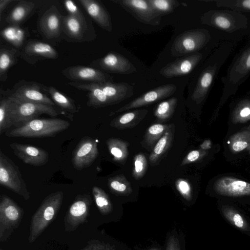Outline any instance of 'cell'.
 Instances as JSON below:
<instances>
[{
	"label": "cell",
	"mask_w": 250,
	"mask_h": 250,
	"mask_svg": "<svg viewBox=\"0 0 250 250\" xmlns=\"http://www.w3.org/2000/svg\"><path fill=\"white\" fill-rule=\"evenodd\" d=\"M222 212L224 217L232 225L245 231L250 229V226L245 218L232 208L223 206Z\"/></svg>",
	"instance_id": "obj_34"
},
{
	"label": "cell",
	"mask_w": 250,
	"mask_h": 250,
	"mask_svg": "<svg viewBox=\"0 0 250 250\" xmlns=\"http://www.w3.org/2000/svg\"><path fill=\"white\" fill-rule=\"evenodd\" d=\"M166 250H181L179 239L175 235L173 234L169 237Z\"/></svg>",
	"instance_id": "obj_45"
},
{
	"label": "cell",
	"mask_w": 250,
	"mask_h": 250,
	"mask_svg": "<svg viewBox=\"0 0 250 250\" xmlns=\"http://www.w3.org/2000/svg\"><path fill=\"white\" fill-rule=\"evenodd\" d=\"M210 39L209 32L206 29L186 31L175 39L170 48L171 54L180 57L196 52L203 48Z\"/></svg>",
	"instance_id": "obj_6"
},
{
	"label": "cell",
	"mask_w": 250,
	"mask_h": 250,
	"mask_svg": "<svg viewBox=\"0 0 250 250\" xmlns=\"http://www.w3.org/2000/svg\"><path fill=\"white\" fill-rule=\"evenodd\" d=\"M14 125L9 98H3L0 102V134Z\"/></svg>",
	"instance_id": "obj_37"
},
{
	"label": "cell",
	"mask_w": 250,
	"mask_h": 250,
	"mask_svg": "<svg viewBox=\"0 0 250 250\" xmlns=\"http://www.w3.org/2000/svg\"><path fill=\"white\" fill-rule=\"evenodd\" d=\"M22 57L27 62H33L43 59H56L59 55L55 49L50 45L41 42L31 41L22 50Z\"/></svg>",
	"instance_id": "obj_20"
},
{
	"label": "cell",
	"mask_w": 250,
	"mask_h": 250,
	"mask_svg": "<svg viewBox=\"0 0 250 250\" xmlns=\"http://www.w3.org/2000/svg\"><path fill=\"white\" fill-rule=\"evenodd\" d=\"M158 250L153 249V250Z\"/></svg>",
	"instance_id": "obj_48"
},
{
	"label": "cell",
	"mask_w": 250,
	"mask_h": 250,
	"mask_svg": "<svg viewBox=\"0 0 250 250\" xmlns=\"http://www.w3.org/2000/svg\"><path fill=\"white\" fill-rule=\"evenodd\" d=\"M112 1L119 5L142 23L153 26L158 25L160 23L161 17L153 10L148 0H114Z\"/></svg>",
	"instance_id": "obj_11"
},
{
	"label": "cell",
	"mask_w": 250,
	"mask_h": 250,
	"mask_svg": "<svg viewBox=\"0 0 250 250\" xmlns=\"http://www.w3.org/2000/svg\"><path fill=\"white\" fill-rule=\"evenodd\" d=\"M248 146L247 143L245 141H238L232 145V148L235 151H240L244 150Z\"/></svg>",
	"instance_id": "obj_46"
},
{
	"label": "cell",
	"mask_w": 250,
	"mask_h": 250,
	"mask_svg": "<svg viewBox=\"0 0 250 250\" xmlns=\"http://www.w3.org/2000/svg\"><path fill=\"white\" fill-rule=\"evenodd\" d=\"M44 90L49 94L55 104L62 110L72 115L78 112L79 109L72 99L64 95L53 86L47 87L44 85Z\"/></svg>",
	"instance_id": "obj_31"
},
{
	"label": "cell",
	"mask_w": 250,
	"mask_h": 250,
	"mask_svg": "<svg viewBox=\"0 0 250 250\" xmlns=\"http://www.w3.org/2000/svg\"><path fill=\"white\" fill-rule=\"evenodd\" d=\"M177 190L183 197L189 201L192 198L191 189L189 182L184 179H178L175 182Z\"/></svg>",
	"instance_id": "obj_41"
},
{
	"label": "cell",
	"mask_w": 250,
	"mask_h": 250,
	"mask_svg": "<svg viewBox=\"0 0 250 250\" xmlns=\"http://www.w3.org/2000/svg\"><path fill=\"white\" fill-rule=\"evenodd\" d=\"M68 84L77 89L88 91V101L86 104L89 107L98 108L111 105L98 83H84L74 81L68 83Z\"/></svg>",
	"instance_id": "obj_19"
},
{
	"label": "cell",
	"mask_w": 250,
	"mask_h": 250,
	"mask_svg": "<svg viewBox=\"0 0 250 250\" xmlns=\"http://www.w3.org/2000/svg\"><path fill=\"white\" fill-rule=\"evenodd\" d=\"M62 26L64 32L69 37L80 40L83 37L86 24V21L68 14L62 16Z\"/></svg>",
	"instance_id": "obj_29"
},
{
	"label": "cell",
	"mask_w": 250,
	"mask_h": 250,
	"mask_svg": "<svg viewBox=\"0 0 250 250\" xmlns=\"http://www.w3.org/2000/svg\"><path fill=\"white\" fill-rule=\"evenodd\" d=\"M202 155L200 151L197 150H192L184 157L182 161L181 165L184 166L188 164L194 163L200 159Z\"/></svg>",
	"instance_id": "obj_44"
},
{
	"label": "cell",
	"mask_w": 250,
	"mask_h": 250,
	"mask_svg": "<svg viewBox=\"0 0 250 250\" xmlns=\"http://www.w3.org/2000/svg\"><path fill=\"white\" fill-rule=\"evenodd\" d=\"M62 16L56 6L52 5L42 15L40 21V30L48 39L58 37L61 32Z\"/></svg>",
	"instance_id": "obj_18"
},
{
	"label": "cell",
	"mask_w": 250,
	"mask_h": 250,
	"mask_svg": "<svg viewBox=\"0 0 250 250\" xmlns=\"http://www.w3.org/2000/svg\"><path fill=\"white\" fill-rule=\"evenodd\" d=\"M176 90V86L174 84L170 83L160 85L144 93L116 111L111 112L109 116H112L117 113L152 104L170 97L175 93Z\"/></svg>",
	"instance_id": "obj_13"
},
{
	"label": "cell",
	"mask_w": 250,
	"mask_h": 250,
	"mask_svg": "<svg viewBox=\"0 0 250 250\" xmlns=\"http://www.w3.org/2000/svg\"><path fill=\"white\" fill-rule=\"evenodd\" d=\"M216 191L219 194L228 196L250 195V184L231 177H223L214 185Z\"/></svg>",
	"instance_id": "obj_21"
},
{
	"label": "cell",
	"mask_w": 250,
	"mask_h": 250,
	"mask_svg": "<svg viewBox=\"0 0 250 250\" xmlns=\"http://www.w3.org/2000/svg\"><path fill=\"white\" fill-rule=\"evenodd\" d=\"M102 69L109 72L130 74L136 71L135 66L127 58L116 52H109L93 63Z\"/></svg>",
	"instance_id": "obj_17"
},
{
	"label": "cell",
	"mask_w": 250,
	"mask_h": 250,
	"mask_svg": "<svg viewBox=\"0 0 250 250\" xmlns=\"http://www.w3.org/2000/svg\"><path fill=\"white\" fill-rule=\"evenodd\" d=\"M100 84L111 105L119 104L133 95V86L126 83L108 82Z\"/></svg>",
	"instance_id": "obj_24"
},
{
	"label": "cell",
	"mask_w": 250,
	"mask_h": 250,
	"mask_svg": "<svg viewBox=\"0 0 250 250\" xmlns=\"http://www.w3.org/2000/svg\"><path fill=\"white\" fill-rule=\"evenodd\" d=\"M0 184L25 200L30 198V192L19 167L2 151H0Z\"/></svg>",
	"instance_id": "obj_7"
},
{
	"label": "cell",
	"mask_w": 250,
	"mask_h": 250,
	"mask_svg": "<svg viewBox=\"0 0 250 250\" xmlns=\"http://www.w3.org/2000/svg\"><path fill=\"white\" fill-rule=\"evenodd\" d=\"M22 210L11 198L2 195L0 201V239L5 240L18 226Z\"/></svg>",
	"instance_id": "obj_9"
},
{
	"label": "cell",
	"mask_w": 250,
	"mask_h": 250,
	"mask_svg": "<svg viewBox=\"0 0 250 250\" xmlns=\"http://www.w3.org/2000/svg\"><path fill=\"white\" fill-rule=\"evenodd\" d=\"M91 203V199L88 194H79L76 197L67 214V222L73 228L78 226L85 219Z\"/></svg>",
	"instance_id": "obj_23"
},
{
	"label": "cell",
	"mask_w": 250,
	"mask_h": 250,
	"mask_svg": "<svg viewBox=\"0 0 250 250\" xmlns=\"http://www.w3.org/2000/svg\"><path fill=\"white\" fill-rule=\"evenodd\" d=\"M250 75V45L241 52L232 61L226 75L221 78L223 84L219 105L234 94L240 85Z\"/></svg>",
	"instance_id": "obj_2"
},
{
	"label": "cell",
	"mask_w": 250,
	"mask_h": 250,
	"mask_svg": "<svg viewBox=\"0 0 250 250\" xmlns=\"http://www.w3.org/2000/svg\"><path fill=\"white\" fill-rule=\"evenodd\" d=\"M177 102V98L172 97L159 103L154 111L157 120L162 123L170 119L174 112Z\"/></svg>",
	"instance_id": "obj_33"
},
{
	"label": "cell",
	"mask_w": 250,
	"mask_h": 250,
	"mask_svg": "<svg viewBox=\"0 0 250 250\" xmlns=\"http://www.w3.org/2000/svg\"><path fill=\"white\" fill-rule=\"evenodd\" d=\"M202 24H206L227 33L246 29L248 19L242 13L232 10H210L200 18Z\"/></svg>",
	"instance_id": "obj_5"
},
{
	"label": "cell",
	"mask_w": 250,
	"mask_h": 250,
	"mask_svg": "<svg viewBox=\"0 0 250 250\" xmlns=\"http://www.w3.org/2000/svg\"><path fill=\"white\" fill-rule=\"evenodd\" d=\"M64 5L68 14L85 21L83 15L73 1L66 0L64 1Z\"/></svg>",
	"instance_id": "obj_42"
},
{
	"label": "cell",
	"mask_w": 250,
	"mask_h": 250,
	"mask_svg": "<svg viewBox=\"0 0 250 250\" xmlns=\"http://www.w3.org/2000/svg\"><path fill=\"white\" fill-rule=\"evenodd\" d=\"M83 250H115V249L108 244L96 241L92 242Z\"/></svg>",
	"instance_id": "obj_43"
},
{
	"label": "cell",
	"mask_w": 250,
	"mask_h": 250,
	"mask_svg": "<svg viewBox=\"0 0 250 250\" xmlns=\"http://www.w3.org/2000/svg\"><path fill=\"white\" fill-rule=\"evenodd\" d=\"M70 123L60 118L35 119L5 132L8 137L30 138L56 136L67 129Z\"/></svg>",
	"instance_id": "obj_1"
},
{
	"label": "cell",
	"mask_w": 250,
	"mask_h": 250,
	"mask_svg": "<svg viewBox=\"0 0 250 250\" xmlns=\"http://www.w3.org/2000/svg\"><path fill=\"white\" fill-rule=\"evenodd\" d=\"M107 185L110 191L117 195L128 196L132 192L130 183L123 174L109 178Z\"/></svg>",
	"instance_id": "obj_32"
},
{
	"label": "cell",
	"mask_w": 250,
	"mask_h": 250,
	"mask_svg": "<svg viewBox=\"0 0 250 250\" xmlns=\"http://www.w3.org/2000/svg\"><path fill=\"white\" fill-rule=\"evenodd\" d=\"M8 98L10 100L13 124L17 127L37 119L42 114L56 116L61 113L52 105L24 102L11 97Z\"/></svg>",
	"instance_id": "obj_8"
},
{
	"label": "cell",
	"mask_w": 250,
	"mask_h": 250,
	"mask_svg": "<svg viewBox=\"0 0 250 250\" xmlns=\"http://www.w3.org/2000/svg\"><path fill=\"white\" fill-rule=\"evenodd\" d=\"M106 144L114 162L125 164L128 156V142L117 138H110Z\"/></svg>",
	"instance_id": "obj_30"
},
{
	"label": "cell",
	"mask_w": 250,
	"mask_h": 250,
	"mask_svg": "<svg viewBox=\"0 0 250 250\" xmlns=\"http://www.w3.org/2000/svg\"><path fill=\"white\" fill-rule=\"evenodd\" d=\"M232 46L225 43L214 52L210 63L201 72L191 95V99L200 104L206 98L219 70L230 54Z\"/></svg>",
	"instance_id": "obj_3"
},
{
	"label": "cell",
	"mask_w": 250,
	"mask_h": 250,
	"mask_svg": "<svg viewBox=\"0 0 250 250\" xmlns=\"http://www.w3.org/2000/svg\"><path fill=\"white\" fill-rule=\"evenodd\" d=\"M98 155L97 141L91 137L84 136L72 153L73 166L78 170L88 167L93 163Z\"/></svg>",
	"instance_id": "obj_12"
},
{
	"label": "cell",
	"mask_w": 250,
	"mask_h": 250,
	"mask_svg": "<svg viewBox=\"0 0 250 250\" xmlns=\"http://www.w3.org/2000/svg\"><path fill=\"white\" fill-rule=\"evenodd\" d=\"M202 54L196 52L169 63L160 69L159 73L164 77L170 78L188 75L202 59Z\"/></svg>",
	"instance_id": "obj_15"
},
{
	"label": "cell",
	"mask_w": 250,
	"mask_h": 250,
	"mask_svg": "<svg viewBox=\"0 0 250 250\" xmlns=\"http://www.w3.org/2000/svg\"><path fill=\"white\" fill-rule=\"evenodd\" d=\"M62 73L72 81H84L101 84L112 80V77L98 69L83 65L68 67L62 71Z\"/></svg>",
	"instance_id": "obj_16"
},
{
	"label": "cell",
	"mask_w": 250,
	"mask_h": 250,
	"mask_svg": "<svg viewBox=\"0 0 250 250\" xmlns=\"http://www.w3.org/2000/svg\"><path fill=\"white\" fill-rule=\"evenodd\" d=\"M42 86L33 82L21 81L14 85L8 97L24 102L55 106L52 100L42 92Z\"/></svg>",
	"instance_id": "obj_10"
},
{
	"label": "cell",
	"mask_w": 250,
	"mask_h": 250,
	"mask_svg": "<svg viewBox=\"0 0 250 250\" xmlns=\"http://www.w3.org/2000/svg\"><path fill=\"white\" fill-rule=\"evenodd\" d=\"M9 146L14 155L24 164L41 167L48 161V153L40 147L16 142L10 144Z\"/></svg>",
	"instance_id": "obj_14"
},
{
	"label": "cell",
	"mask_w": 250,
	"mask_h": 250,
	"mask_svg": "<svg viewBox=\"0 0 250 250\" xmlns=\"http://www.w3.org/2000/svg\"><path fill=\"white\" fill-rule=\"evenodd\" d=\"M16 50L14 49L1 48L0 50V78L1 81L6 79L8 70L16 63Z\"/></svg>",
	"instance_id": "obj_35"
},
{
	"label": "cell",
	"mask_w": 250,
	"mask_h": 250,
	"mask_svg": "<svg viewBox=\"0 0 250 250\" xmlns=\"http://www.w3.org/2000/svg\"><path fill=\"white\" fill-rule=\"evenodd\" d=\"M147 113L148 110L145 108L127 112L113 119L109 125L119 130L133 128L145 118Z\"/></svg>",
	"instance_id": "obj_26"
},
{
	"label": "cell",
	"mask_w": 250,
	"mask_h": 250,
	"mask_svg": "<svg viewBox=\"0 0 250 250\" xmlns=\"http://www.w3.org/2000/svg\"><path fill=\"white\" fill-rule=\"evenodd\" d=\"M218 7L229 8L241 13L250 12V0H215Z\"/></svg>",
	"instance_id": "obj_39"
},
{
	"label": "cell",
	"mask_w": 250,
	"mask_h": 250,
	"mask_svg": "<svg viewBox=\"0 0 250 250\" xmlns=\"http://www.w3.org/2000/svg\"><path fill=\"white\" fill-rule=\"evenodd\" d=\"M89 15L103 29L111 32L112 24L108 11L100 1L95 0H79Z\"/></svg>",
	"instance_id": "obj_22"
},
{
	"label": "cell",
	"mask_w": 250,
	"mask_h": 250,
	"mask_svg": "<svg viewBox=\"0 0 250 250\" xmlns=\"http://www.w3.org/2000/svg\"><path fill=\"white\" fill-rule=\"evenodd\" d=\"M92 193L100 211L103 214L110 213L113 210V206L105 192L101 188L94 186L92 188Z\"/></svg>",
	"instance_id": "obj_36"
},
{
	"label": "cell",
	"mask_w": 250,
	"mask_h": 250,
	"mask_svg": "<svg viewBox=\"0 0 250 250\" xmlns=\"http://www.w3.org/2000/svg\"><path fill=\"white\" fill-rule=\"evenodd\" d=\"M153 10L161 17L174 11L180 3L176 0H148Z\"/></svg>",
	"instance_id": "obj_38"
},
{
	"label": "cell",
	"mask_w": 250,
	"mask_h": 250,
	"mask_svg": "<svg viewBox=\"0 0 250 250\" xmlns=\"http://www.w3.org/2000/svg\"><path fill=\"white\" fill-rule=\"evenodd\" d=\"M170 125L157 123L150 125L146 129L141 142L142 147L148 151H152L156 143L169 128Z\"/></svg>",
	"instance_id": "obj_28"
},
{
	"label": "cell",
	"mask_w": 250,
	"mask_h": 250,
	"mask_svg": "<svg viewBox=\"0 0 250 250\" xmlns=\"http://www.w3.org/2000/svg\"><path fill=\"white\" fill-rule=\"evenodd\" d=\"M134 167L132 175L136 180H140L144 177L147 169V161L143 153H138L133 159Z\"/></svg>",
	"instance_id": "obj_40"
},
{
	"label": "cell",
	"mask_w": 250,
	"mask_h": 250,
	"mask_svg": "<svg viewBox=\"0 0 250 250\" xmlns=\"http://www.w3.org/2000/svg\"><path fill=\"white\" fill-rule=\"evenodd\" d=\"M36 3L32 1L20 0L6 18V21L10 24H19L31 14Z\"/></svg>",
	"instance_id": "obj_27"
},
{
	"label": "cell",
	"mask_w": 250,
	"mask_h": 250,
	"mask_svg": "<svg viewBox=\"0 0 250 250\" xmlns=\"http://www.w3.org/2000/svg\"><path fill=\"white\" fill-rule=\"evenodd\" d=\"M63 193L58 191L48 195L32 217L28 241L33 243L51 222L62 202Z\"/></svg>",
	"instance_id": "obj_4"
},
{
	"label": "cell",
	"mask_w": 250,
	"mask_h": 250,
	"mask_svg": "<svg viewBox=\"0 0 250 250\" xmlns=\"http://www.w3.org/2000/svg\"><path fill=\"white\" fill-rule=\"evenodd\" d=\"M12 0H0V16L1 17L2 12L5 9L6 6L11 2Z\"/></svg>",
	"instance_id": "obj_47"
},
{
	"label": "cell",
	"mask_w": 250,
	"mask_h": 250,
	"mask_svg": "<svg viewBox=\"0 0 250 250\" xmlns=\"http://www.w3.org/2000/svg\"><path fill=\"white\" fill-rule=\"evenodd\" d=\"M175 126L170 124L169 128L156 143L149 156V163L152 166L158 165L170 148L175 133Z\"/></svg>",
	"instance_id": "obj_25"
}]
</instances>
